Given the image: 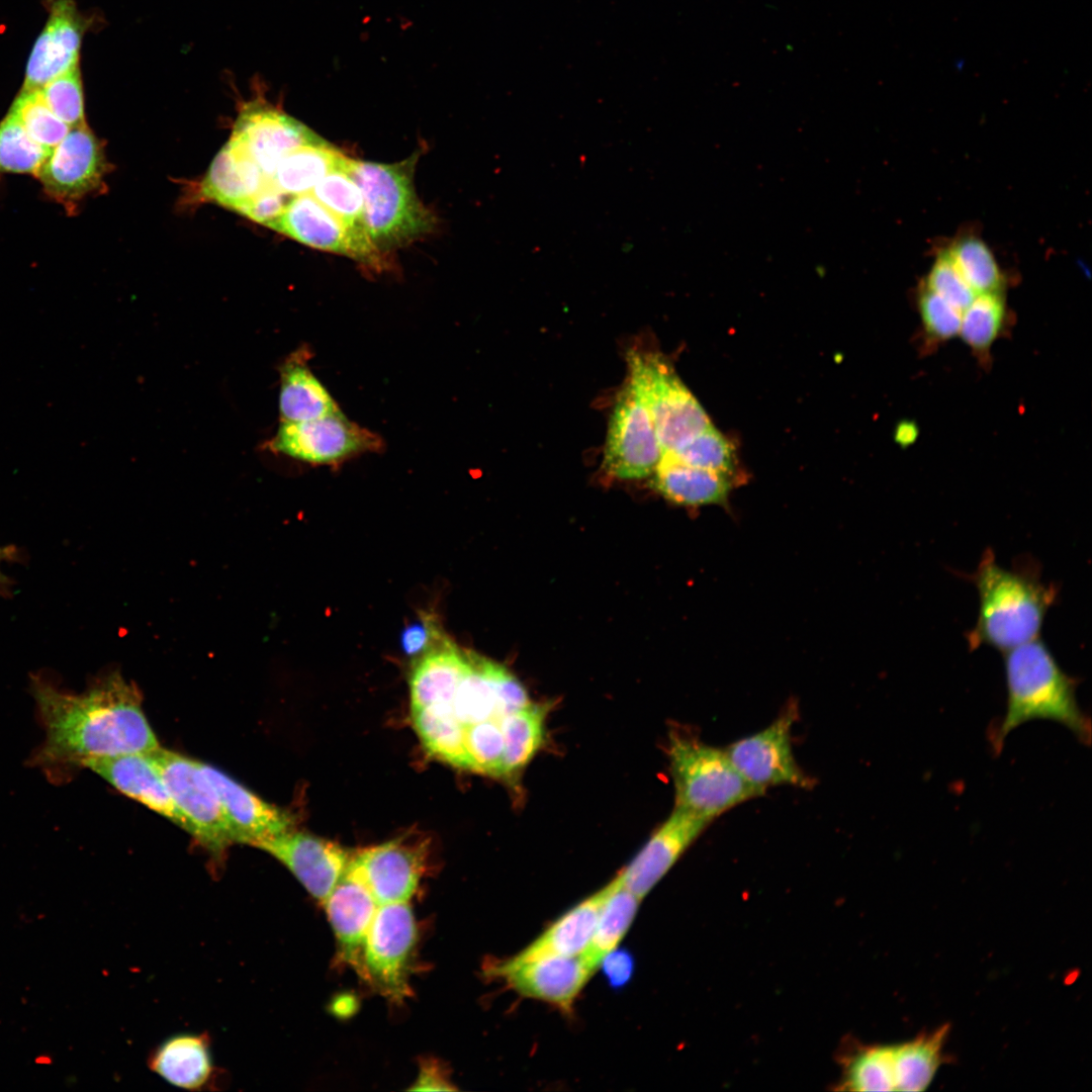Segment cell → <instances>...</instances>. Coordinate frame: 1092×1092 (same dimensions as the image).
Wrapping results in <instances>:
<instances>
[{
	"mask_svg": "<svg viewBox=\"0 0 1092 1092\" xmlns=\"http://www.w3.org/2000/svg\"><path fill=\"white\" fill-rule=\"evenodd\" d=\"M32 696L46 731L32 765L48 772L83 766L89 759L151 753L160 747L135 687L118 673L70 694L33 677Z\"/></svg>",
	"mask_w": 1092,
	"mask_h": 1092,
	"instance_id": "1",
	"label": "cell"
},
{
	"mask_svg": "<svg viewBox=\"0 0 1092 1092\" xmlns=\"http://www.w3.org/2000/svg\"><path fill=\"white\" fill-rule=\"evenodd\" d=\"M972 579L979 611L967 636L969 647L988 646L1004 653L1039 637L1057 599L1054 585L1043 584L1036 574L1002 567L991 550L983 555Z\"/></svg>",
	"mask_w": 1092,
	"mask_h": 1092,
	"instance_id": "2",
	"label": "cell"
},
{
	"mask_svg": "<svg viewBox=\"0 0 1092 1092\" xmlns=\"http://www.w3.org/2000/svg\"><path fill=\"white\" fill-rule=\"evenodd\" d=\"M1003 655L1007 703L995 744L1037 719L1058 722L1089 744L1091 725L1077 701V680L1062 669L1046 644L1038 637Z\"/></svg>",
	"mask_w": 1092,
	"mask_h": 1092,
	"instance_id": "3",
	"label": "cell"
},
{
	"mask_svg": "<svg viewBox=\"0 0 1092 1092\" xmlns=\"http://www.w3.org/2000/svg\"><path fill=\"white\" fill-rule=\"evenodd\" d=\"M417 160V154L392 164L352 159L349 174L362 192L366 230L382 254L436 229V216L420 200L414 186Z\"/></svg>",
	"mask_w": 1092,
	"mask_h": 1092,
	"instance_id": "4",
	"label": "cell"
},
{
	"mask_svg": "<svg viewBox=\"0 0 1092 1092\" xmlns=\"http://www.w3.org/2000/svg\"><path fill=\"white\" fill-rule=\"evenodd\" d=\"M667 752L674 807L713 822L728 810L764 794L740 775L724 748L708 745L695 734L671 731Z\"/></svg>",
	"mask_w": 1092,
	"mask_h": 1092,
	"instance_id": "5",
	"label": "cell"
},
{
	"mask_svg": "<svg viewBox=\"0 0 1092 1092\" xmlns=\"http://www.w3.org/2000/svg\"><path fill=\"white\" fill-rule=\"evenodd\" d=\"M627 362L629 382L651 417L662 453L712 426L705 410L663 355L630 350Z\"/></svg>",
	"mask_w": 1092,
	"mask_h": 1092,
	"instance_id": "6",
	"label": "cell"
},
{
	"mask_svg": "<svg viewBox=\"0 0 1092 1092\" xmlns=\"http://www.w3.org/2000/svg\"><path fill=\"white\" fill-rule=\"evenodd\" d=\"M418 939L408 902L379 905L368 929L359 976L391 1003L412 995L410 976Z\"/></svg>",
	"mask_w": 1092,
	"mask_h": 1092,
	"instance_id": "7",
	"label": "cell"
},
{
	"mask_svg": "<svg viewBox=\"0 0 1092 1092\" xmlns=\"http://www.w3.org/2000/svg\"><path fill=\"white\" fill-rule=\"evenodd\" d=\"M190 833L214 857L234 843L218 796L200 761L159 747L151 752Z\"/></svg>",
	"mask_w": 1092,
	"mask_h": 1092,
	"instance_id": "8",
	"label": "cell"
},
{
	"mask_svg": "<svg viewBox=\"0 0 1092 1092\" xmlns=\"http://www.w3.org/2000/svg\"><path fill=\"white\" fill-rule=\"evenodd\" d=\"M798 718V704L792 701L767 727L724 748L740 775L763 793L777 786L811 790L816 785L794 756L792 728Z\"/></svg>",
	"mask_w": 1092,
	"mask_h": 1092,
	"instance_id": "9",
	"label": "cell"
},
{
	"mask_svg": "<svg viewBox=\"0 0 1092 1092\" xmlns=\"http://www.w3.org/2000/svg\"><path fill=\"white\" fill-rule=\"evenodd\" d=\"M382 439L350 421L342 411L303 422H281L269 447L299 461L334 465L382 450Z\"/></svg>",
	"mask_w": 1092,
	"mask_h": 1092,
	"instance_id": "10",
	"label": "cell"
},
{
	"mask_svg": "<svg viewBox=\"0 0 1092 1092\" xmlns=\"http://www.w3.org/2000/svg\"><path fill=\"white\" fill-rule=\"evenodd\" d=\"M661 456L651 417L628 381L610 417L603 467L617 478L639 479L653 474Z\"/></svg>",
	"mask_w": 1092,
	"mask_h": 1092,
	"instance_id": "11",
	"label": "cell"
},
{
	"mask_svg": "<svg viewBox=\"0 0 1092 1092\" xmlns=\"http://www.w3.org/2000/svg\"><path fill=\"white\" fill-rule=\"evenodd\" d=\"M936 1055L922 1035L892 1045H873L851 1061L845 1084L853 1091H922L936 1072Z\"/></svg>",
	"mask_w": 1092,
	"mask_h": 1092,
	"instance_id": "12",
	"label": "cell"
},
{
	"mask_svg": "<svg viewBox=\"0 0 1092 1092\" xmlns=\"http://www.w3.org/2000/svg\"><path fill=\"white\" fill-rule=\"evenodd\" d=\"M267 226L308 247L348 256L377 270L386 266L371 241L350 230L309 193L291 198Z\"/></svg>",
	"mask_w": 1092,
	"mask_h": 1092,
	"instance_id": "13",
	"label": "cell"
},
{
	"mask_svg": "<svg viewBox=\"0 0 1092 1092\" xmlns=\"http://www.w3.org/2000/svg\"><path fill=\"white\" fill-rule=\"evenodd\" d=\"M230 142L255 162L268 180L289 152L328 144L300 121L258 99L242 106Z\"/></svg>",
	"mask_w": 1092,
	"mask_h": 1092,
	"instance_id": "14",
	"label": "cell"
},
{
	"mask_svg": "<svg viewBox=\"0 0 1092 1092\" xmlns=\"http://www.w3.org/2000/svg\"><path fill=\"white\" fill-rule=\"evenodd\" d=\"M106 171L103 148L87 124L73 127L35 174L46 193L73 205L100 185Z\"/></svg>",
	"mask_w": 1092,
	"mask_h": 1092,
	"instance_id": "15",
	"label": "cell"
},
{
	"mask_svg": "<svg viewBox=\"0 0 1092 1092\" xmlns=\"http://www.w3.org/2000/svg\"><path fill=\"white\" fill-rule=\"evenodd\" d=\"M486 976L502 979L518 994L569 1012L595 972L580 956L549 957L522 963L503 960L487 964Z\"/></svg>",
	"mask_w": 1092,
	"mask_h": 1092,
	"instance_id": "16",
	"label": "cell"
},
{
	"mask_svg": "<svg viewBox=\"0 0 1092 1092\" xmlns=\"http://www.w3.org/2000/svg\"><path fill=\"white\" fill-rule=\"evenodd\" d=\"M255 847L285 866L321 904L342 877L350 859L339 844L292 829L261 841Z\"/></svg>",
	"mask_w": 1092,
	"mask_h": 1092,
	"instance_id": "17",
	"label": "cell"
},
{
	"mask_svg": "<svg viewBox=\"0 0 1092 1092\" xmlns=\"http://www.w3.org/2000/svg\"><path fill=\"white\" fill-rule=\"evenodd\" d=\"M711 822L674 807L669 817L618 875L623 886L641 900Z\"/></svg>",
	"mask_w": 1092,
	"mask_h": 1092,
	"instance_id": "18",
	"label": "cell"
},
{
	"mask_svg": "<svg viewBox=\"0 0 1092 1092\" xmlns=\"http://www.w3.org/2000/svg\"><path fill=\"white\" fill-rule=\"evenodd\" d=\"M86 23L74 0H52L47 25L27 62L22 90H39L53 79L79 67Z\"/></svg>",
	"mask_w": 1092,
	"mask_h": 1092,
	"instance_id": "19",
	"label": "cell"
},
{
	"mask_svg": "<svg viewBox=\"0 0 1092 1092\" xmlns=\"http://www.w3.org/2000/svg\"><path fill=\"white\" fill-rule=\"evenodd\" d=\"M200 767L218 796L234 843L256 846L292 829V819L285 811L214 766L200 762Z\"/></svg>",
	"mask_w": 1092,
	"mask_h": 1092,
	"instance_id": "20",
	"label": "cell"
},
{
	"mask_svg": "<svg viewBox=\"0 0 1092 1092\" xmlns=\"http://www.w3.org/2000/svg\"><path fill=\"white\" fill-rule=\"evenodd\" d=\"M347 866L382 905L411 900L424 871V857L418 849L389 841L358 852Z\"/></svg>",
	"mask_w": 1092,
	"mask_h": 1092,
	"instance_id": "21",
	"label": "cell"
},
{
	"mask_svg": "<svg viewBox=\"0 0 1092 1092\" xmlns=\"http://www.w3.org/2000/svg\"><path fill=\"white\" fill-rule=\"evenodd\" d=\"M337 942V963L359 975L363 947L378 903L348 866L323 903Z\"/></svg>",
	"mask_w": 1092,
	"mask_h": 1092,
	"instance_id": "22",
	"label": "cell"
},
{
	"mask_svg": "<svg viewBox=\"0 0 1092 1092\" xmlns=\"http://www.w3.org/2000/svg\"><path fill=\"white\" fill-rule=\"evenodd\" d=\"M90 768L123 795L144 804L188 832L151 753H126L89 759Z\"/></svg>",
	"mask_w": 1092,
	"mask_h": 1092,
	"instance_id": "23",
	"label": "cell"
},
{
	"mask_svg": "<svg viewBox=\"0 0 1092 1092\" xmlns=\"http://www.w3.org/2000/svg\"><path fill=\"white\" fill-rule=\"evenodd\" d=\"M610 883L555 920L535 940L508 959L522 963L549 957H576L589 943Z\"/></svg>",
	"mask_w": 1092,
	"mask_h": 1092,
	"instance_id": "24",
	"label": "cell"
},
{
	"mask_svg": "<svg viewBox=\"0 0 1092 1092\" xmlns=\"http://www.w3.org/2000/svg\"><path fill=\"white\" fill-rule=\"evenodd\" d=\"M467 649L446 636L417 656L410 676L412 711L449 703L464 671Z\"/></svg>",
	"mask_w": 1092,
	"mask_h": 1092,
	"instance_id": "25",
	"label": "cell"
},
{
	"mask_svg": "<svg viewBox=\"0 0 1092 1092\" xmlns=\"http://www.w3.org/2000/svg\"><path fill=\"white\" fill-rule=\"evenodd\" d=\"M730 476L686 464L662 453L652 485L666 499L689 507L722 506L733 482Z\"/></svg>",
	"mask_w": 1092,
	"mask_h": 1092,
	"instance_id": "26",
	"label": "cell"
},
{
	"mask_svg": "<svg viewBox=\"0 0 1092 1092\" xmlns=\"http://www.w3.org/2000/svg\"><path fill=\"white\" fill-rule=\"evenodd\" d=\"M310 357L308 348H299L281 365V422L309 421L340 411L338 403L310 370Z\"/></svg>",
	"mask_w": 1092,
	"mask_h": 1092,
	"instance_id": "27",
	"label": "cell"
},
{
	"mask_svg": "<svg viewBox=\"0 0 1092 1092\" xmlns=\"http://www.w3.org/2000/svg\"><path fill=\"white\" fill-rule=\"evenodd\" d=\"M149 1066L154 1073L176 1087L202 1090L214 1076L209 1038L194 1033L170 1036L154 1051Z\"/></svg>",
	"mask_w": 1092,
	"mask_h": 1092,
	"instance_id": "28",
	"label": "cell"
},
{
	"mask_svg": "<svg viewBox=\"0 0 1092 1092\" xmlns=\"http://www.w3.org/2000/svg\"><path fill=\"white\" fill-rule=\"evenodd\" d=\"M268 183L257 164L229 141L213 159L201 188L206 198L239 212Z\"/></svg>",
	"mask_w": 1092,
	"mask_h": 1092,
	"instance_id": "29",
	"label": "cell"
},
{
	"mask_svg": "<svg viewBox=\"0 0 1092 1092\" xmlns=\"http://www.w3.org/2000/svg\"><path fill=\"white\" fill-rule=\"evenodd\" d=\"M504 665L467 650L464 671L449 702L455 719L466 727L499 719L497 681Z\"/></svg>",
	"mask_w": 1092,
	"mask_h": 1092,
	"instance_id": "30",
	"label": "cell"
},
{
	"mask_svg": "<svg viewBox=\"0 0 1092 1092\" xmlns=\"http://www.w3.org/2000/svg\"><path fill=\"white\" fill-rule=\"evenodd\" d=\"M352 159L329 143L297 148L285 155L269 178L271 185L286 195H301L328 174L350 170Z\"/></svg>",
	"mask_w": 1092,
	"mask_h": 1092,
	"instance_id": "31",
	"label": "cell"
},
{
	"mask_svg": "<svg viewBox=\"0 0 1092 1092\" xmlns=\"http://www.w3.org/2000/svg\"><path fill=\"white\" fill-rule=\"evenodd\" d=\"M548 712V704L530 703L499 719L504 737L503 778L516 783L540 750Z\"/></svg>",
	"mask_w": 1092,
	"mask_h": 1092,
	"instance_id": "32",
	"label": "cell"
},
{
	"mask_svg": "<svg viewBox=\"0 0 1092 1092\" xmlns=\"http://www.w3.org/2000/svg\"><path fill=\"white\" fill-rule=\"evenodd\" d=\"M640 899L623 886L619 876L611 881L610 891L600 910L589 943L579 954L594 971L622 940L636 915Z\"/></svg>",
	"mask_w": 1092,
	"mask_h": 1092,
	"instance_id": "33",
	"label": "cell"
},
{
	"mask_svg": "<svg viewBox=\"0 0 1092 1092\" xmlns=\"http://www.w3.org/2000/svg\"><path fill=\"white\" fill-rule=\"evenodd\" d=\"M415 728L431 754L456 767L469 769L464 727L453 716L449 703L412 711Z\"/></svg>",
	"mask_w": 1092,
	"mask_h": 1092,
	"instance_id": "34",
	"label": "cell"
},
{
	"mask_svg": "<svg viewBox=\"0 0 1092 1092\" xmlns=\"http://www.w3.org/2000/svg\"><path fill=\"white\" fill-rule=\"evenodd\" d=\"M1002 292L978 294L963 311L960 333L980 364H989L990 350L1008 324Z\"/></svg>",
	"mask_w": 1092,
	"mask_h": 1092,
	"instance_id": "35",
	"label": "cell"
},
{
	"mask_svg": "<svg viewBox=\"0 0 1092 1092\" xmlns=\"http://www.w3.org/2000/svg\"><path fill=\"white\" fill-rule=\"evenodd\" d=\"M946 252L977 295L1003 291L1004 275L984 241L976 236H963L957 239Z\"/></svg>",
	"mask_w": 1092,
	"mask_h": 1092,
	"instance_id": "36",
	"label": "cell"
},
{
	"mask_svg": "<svg viewBox=\"0 0 1092 1092\" xmlns=\"http://www.w3.org/2000/svg\"><path fill=\"white\" fill-rule=\"evenodd\" d=\"M309 194L350 230L371 241L365 224L362 192L348 171L337 170L328 174Z\"/></svg>",
	"mask_w": 1092,
	"mask_h": 1092,
	"instance_id": "37",
	"label": "cell"
},
{
	"mask_svg": "<svg viewBox=\"0 0 1092 1092\" xmlns=\"http://www.w3.org/2000/svg\"><path fill=\"white\" fill-rule=\"evenodd\" d=\"M669 453L679 461L734 477L737 459L733 446L713 426L692 436Z\"/></svg>",
	"mask_w": 1092,
	"mask_h": 1092,
	"instance_id": "38",
	"label": "cell"
},
{
	"mask_svg": "<svg viewBox=\"0 0 1092 1092\" xmlns=\"http://www.w3.org/2000/svg\"><path fill=\"white\" fill-rule=\"evenodd\" d=\"M8 113L23 126L29 136L50 152L71 129L48 106L40 90H22Z\"/></svg>",
	"mask_w": 1092,
	"mask_h": 1092,
	"instance_id": "39",
	"label": "cell"
},
{
	"mask_svg": "<svg viewBox=\"0 0 1092 1092\" xmlns=\"http://www.w3.org/2000/svg\"><path fill=\"white\" fill-rule=\"evenodd\" d=\"M50 151L38 145L10 113L0 121V174H33Z\"/></svg>",
	"mask_w": 1092,
	"mask_h": 1092,
	"instance_id": "40",
	"label": "cell"
},
{
	"mask_svg": "<svg viewBox=\"0 0 1092 1092\" xmlns=\"http://www.w3.org/2000/svg\"><path fill=\"white\" fill-rule=\"evenodd\" d=\"M464 742L470 770L503 778L504 737L499 719L464 727Z\"/></svg>",
	"mask_w": 1092,
	"mask_h": 1092,
	"instance_id": "41",
	"label": "cell"
},
{
	"mask_svg": "<svg viewBox=\"0 0 1092 1092\" xmlns=\"http://www.w3.org/2000/svg\"><path fill=\"white\" fill-rule=\"evenodd\" d=\"M916 302L924 343L928 348L951 340L960 333L962 311L923 283L917 290Z\"/></svg>",
	"mask_w": 1092,
	"mask_h": 1092,
	"instance_id": "42",
	"label": "cell"
},
{
	"mask_svg": "<svg viewBox=\"0 0 1092 1092\" xmlns=\"http://www.w3.org/2000/svg\"><path fill=\"white\" fill-rule=\"evenodd\" d=\"M39 90L51 110L70 128L86 124L80 67L53 79Z\"/></svg>",
	"mask_w": 1092,
	"mask_h": 1092,
	"instance_id": "43",
	"label": "cell"
},
{
	"mask_svg": "<svg viewBox=\"0 0 1092 1092\" xmlns=\"http://www.w3.org/2000/svg\"><path fill=\"white\" fill-rule=\"evenodd\" d=\"M922 283L962 312L977 295L961 275L946 250L938 254Z\"/></svg>",
	"mask_w": 1092,
	"mask_h": 1092,
	"instance_id": "44",
	"label": "cell"
},
{
	"mask_svg": "<svg viewBox=\"0 0 1092 1092\" xmlns=\"http://www.w3.org/2000/svg\"><path fill=\"white\" fill-rule=\"evenodd\" d=\"M445 636L435 615L426 613L402 629L399 644L405 655L420 656Z\"/></svg>",
	"mask_w": 1092,
	"mask_h": 1092,
	"instance_id": "45",
	"label": "cell"
},
{
	"mask_svg": "<svg viewBox=\"0 0 1092 1092\" xmlns=\"http://www.w3.org/2000/svg\"><path fill=\"white\" fill-rule=\"evenodd\" d=\"M288 196L269 182L239 212L267 226L283 212L290 200Z\"/></svg>",
	"mask_w": 1092,
	"mask_h": 1092,
	"instance_id": "46",
	"label": "cell"
},
{
	"mask_svg": "<svg viewBox=\"0 0 1092 1092\" xmlns=\"http://www.w3.org/2000/svg\"><path fill=\"white\" fill-rule=\"evenodd\" d=\"M601 964H603L606 978L613 987L624 986L632 977L634 962L631 954L624 950H612Z\"/></svg>",
	"mask_w": 1092,
	"mask_h": 1092,
	"instance_id": "47",
	"label": "cell"
},
{
	"mask_svg": "<svg viewBox=\"0 0 1092 1092\" xmlns=\"http://www.w3.org/2000/svg\"><path fill=\"white\" fill-rule=\"evenodd\" d=\"M411 1090L452 1091L455 1087L450 1082L445 1068L436 1060L423 1061L420 1073Z\"/></svg>",
	"mask_w": 1092,
	"mask_h": 1092,
	"instance_id": "48",
	"label": "cell"
},
{
	"mask_svg": "<svg viewBox=\"0 0 1092 1092\" xmlns=\"http://www.w3.org/2000/svg\"><path fill=\"white\" fill-rule=\"evenodd\" d=\"M919 436V428L914 421L903 420L895 428V442L902 448L913 445Z\"/></svg>",
	"mask_w": 1092,
	"mask_h": 1092,
	"instance_id": "49",
	"label": "cell"
},
{
	"mask_svg": "<svg viewBox=\"0 0 1092 1092\" xmlns=\"http://www.w3.org/2000/svg\"><path fill=\"white\" fill-rule=\"evenodd\" d=\"M11 550L8 547L0 546V584L3 583L5 577L2 572V563L10 557Z\"/></svg>",
	"mask_w": 1092,
	"mask_h": 1092,
	"instance_id": "50",
	"label": "cell"
}]
</instances>
